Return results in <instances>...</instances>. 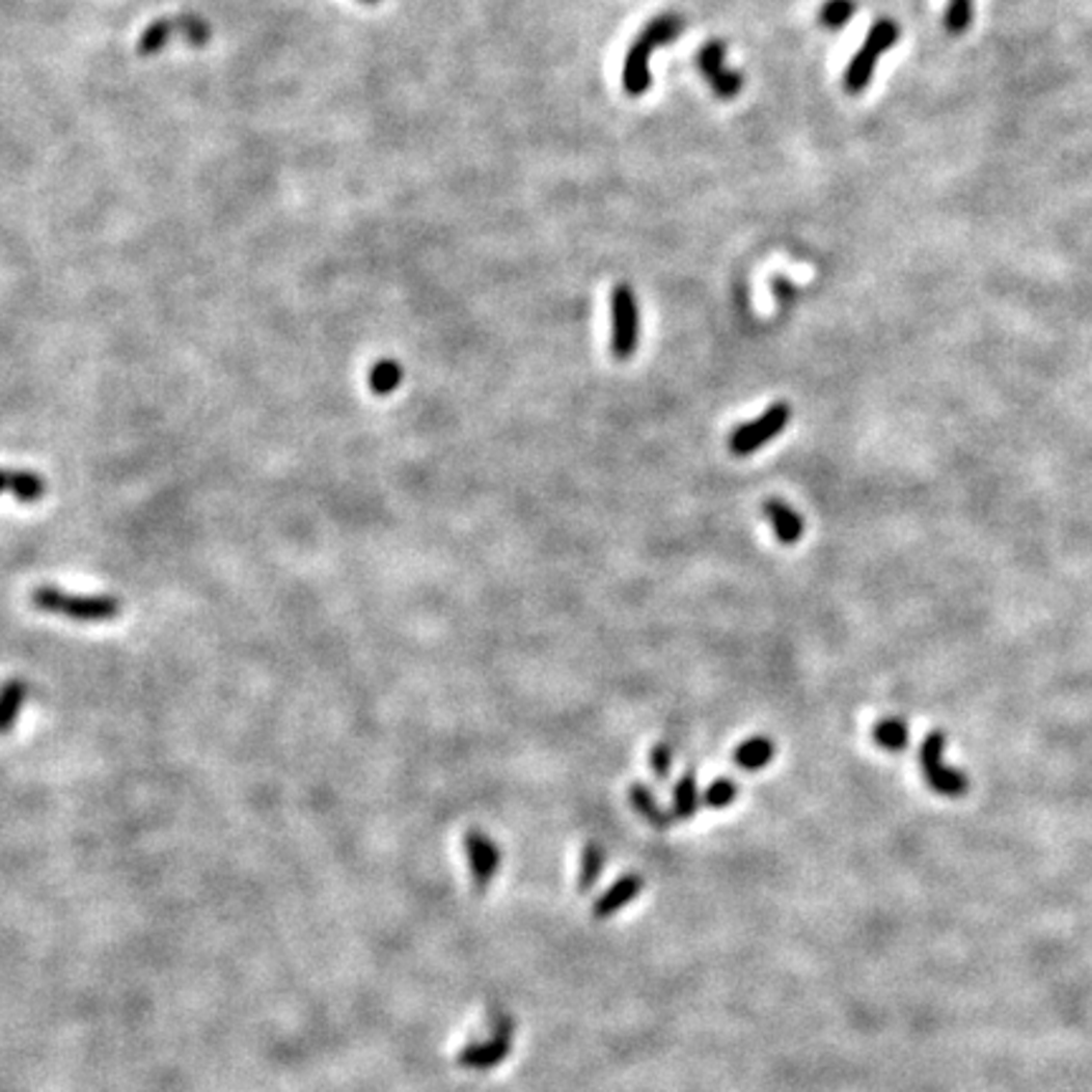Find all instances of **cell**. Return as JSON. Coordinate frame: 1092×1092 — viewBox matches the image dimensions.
<instances>
[{"mask_svg": "<svg viewBox=\"0 0 1092 1092\" xmlns=\"http://www.w3.org/2000/svg\"><path fill=\"white\" fill-rule=\"evenodd\" d=\"M31 605L46 615L74 623H109L121 615V602L112 595H74L56 584H38L31 592Z\"/></svg>", "mask_w": 1092, "mask_h": 1092, "instance_id": "obj_1", "label": "cell"}, {"mask_svg": "<svg viewBox=\"0 0 1092 1092\" xmlns=\"http://www.w3.org/2000/svg\"><path fill=\"white\" fill-rule=\"evenodd\" d=\"M683 31V19L676 13L658 16L655 21H650L643 28L640 36L635 38V44L630 46V51L625 54L623 63V86L630 97H640L650 89V56L655 54V49L660 46L673 44Z\"/></svg>", "mask_w": 1092, "mask_h": 1092, "instance_id": "obj_2", "label": "cell"}, {"mask_svg": "<svg viewBox=\"0 0 1092 1092\" xmlns=\"http://www.w3.org/2000/svg\"><path fill=\"white\" fill-rule=\"evenodd\" d=\"M650 766H653L655 776L665 782L673 771V748L667 743H655L650 752Z\"/></svg>", "mask_w": 1092, "mask_h": 1092, "instance_id": "obj_23", "label": "cell"}, {"mask_svg": "<svg viewBox=\"0 0 1092 1092\" xmlns=\"http://www.w3.org/2000/svg\"><path fill=\"white\" fill-rule=\"evenodd\" d=\"M643 885H645V882H643V878L637 873L623 875V878L615 882V885H609L607 891L602 893L600 898H597L595 918L605 921V918H612L615 913H620V910H623L625 905H630L632 900L640 896Z\"/></svg>", "mask_w": 1092, "mask_h": 1092, "instance_id": "obj_11", "label": "cell"}, {"mask_svg": "<svg viewBox=\"0 0 1092 1092\" xmlns=\"http://www.w3.org/2000/svg\"><path fill=\"white\" fill-rule=\"evenodd\" d=\"M612 339H609V350L618 359H630L637 350V339H640V309H637V296L627 283L615 286L612 299Z\"/></svg>", "mask_w": 1092, "mask_h": 1092, "instance_id": "obj_6", "label": "cell"}, {"mask_svg": "<svg viewBox=\"0 0 1092 1092\" xmlns=\"http://www.w3.org/2000/svg\"><path fill=\"white\" fill-rule=\"evenodd\" d=\"M403 367H400L398 359H380L375 362V367L370 370V390L375 394H390L400 387L403 382Z\"/></svg>", "mask_w": 1092, "mask_h": 1092, "instance_id": "obj_18", "label": "cell"}, {"mask_svg": "<svg viewBox=\"0 0 1092 1092\" xmlns=\"http://www.w3.org/2000/svg\"><path fill=\"white\" fill-rule=\"evenodd\" d=\"M627 799H630L632 810H635L637 815L645 819V822L653 824L655 829H667L673 824V819H676V817H673V812H667V810H663V807L658 804L655 794L650 792V789L645 787V784H640V782L632 784L630 792H627Z\"/></svg>", "mask_w": 1092, "mask_h": 1092, "instance_id": "obj_13", "label": "cell"}, {"mask_svg": "<svg viewBox=\"0 0 1092 1092\" xmlns=\"http://www.w3.org/2000/svg\"><path fill=\"white\" fill-rule=\"evenodd\" d=\"M764 516L769 519L771 528H774V537L782 544H797L804 537V519H801L799 511H794L787 501L782 498H766L764 501Z\"/></svg>", "mask_w": 1092, "mask_h": 1092, "instance_id": "obj_10", "label": "cell"}, {"mask_svg": "<svg viewBox=\"0 0 1092 1092\" xmlns=\"http://www.w3.org/2000/svg\"><path fill=\"white\" fill-rule=\"evenodd\" d=\"M873 741L878 743L880 748H885V752H905V746H908L910 741L908 724H905L903 718H882V721L875 724Z\"/></svg>", "mask_w": 1092, "mask_h": 1092, "instance_id": "obj_16", "label": "cell"}, {"mask_svg": "<svg viewBox=\"0 0 1092 1092\" xmlns=\"http://www.w3.org/2000/svg\"><path fill=\"white\" fill-rule=\"evenodd\" d=\"M0 493H10L23 503H36L46 496V479L33 470L0 468Z\"/></svg>", "mask_w": 1092, "mask_h": 1092, "instance_id": "obj_12", "label": "cell"}, {"mask_svg": "<svg viewBox=\"0 0 1092 1092\" xmlns=\"http://www.w3.org/2000/svg\"><path fill=\"white\" fill-rule=\"evenodd\" d=\"M602 868H605V850H602L597 842H586L582 850V859H579V888H582L584 893L600 878Z\"/></svg>", "mask_w": 1092, "mask_h": 1092, "instance_id": "obj_19", "label": "cell"}, {"mask_svg": "<svg viewBox=\"0 0 1092 1092\" xmlns=\"http://www.w3.org/2000/svg\"><path fill=\"white\" fill-rule=\"evenodd\" d=\"M367 3H375V0H367Z\"/></svg>", "mask_w": 1092, "mask_h": 1092, "instance_id": "obj_24", "label": "cell"}, {"mask_svg": "<svg viewBox=\"0 0 1092 1092\" xmlns=\"http://www.w3.org/2000/svg\"><path fill=\"white\" fill-rule=\"evenodd\" d=\"M28 699V683L10 678L0 683V736L8 734L19 721L23 703Z\"/></svg>", "mask_w": 1092, "mask_h": 1092, "instance_id": "obj_14", "label": "cell"}, {"mask_svg": "<svg viewBox=\"0 0 1092 1092\" xmlns=\"http://www.w3.org/2000/svg\"><path fill=\"white\" fill-rule=\"evenodd\" d=\"M724 61H726L724 40H718V38L708 40V44L699 51V69L703 77H706L708 84H711V89L716 91L718 97L734 99L741 91L743 79L739 72L729 69Z\"/></svg>", "mask_w": 1092, "mask_h": 1092, "instance_id": "obj_8", "label": "cell"}, {"mask_svg": "<svg viewBox=\"0 0 1092 1092\" xmlns=\"http://www.w3.org/2000/svg\"><path fill=\"white\" fill-rule=\"evenodd\" d=\"M789 420H792V405L789 403H774L769 405V410L761 412L759 417H754L752 422H743L729 435V451L734 456H752L764 448L766 443H771L774 438L787 430Z\"/></svg>", "mask_w": 1092, "mask_h": 1092, "instance_id": "obj_5", "label": "cell"}, {"mask_svg": "<svg viewBox=\"0 0 1092 1092\" xmlns=\"http://www.w3.org/2000/svg\"><path fill=\"white\" fill-rule=\"evenodd\" d=\"M511 1042H514V1021L507 1016V1019H501L496 1025L493 1037L466 1044V1047L458 1053V1065L475 1072L493 1070V1067H498L509 1057Z\"/></svg>", "mask_w": 1092, "mask_h": 1092, "instance_id": "obj_7", "label": "cell"}, {"mask_svg": "<svg viewBox=\"0 0 1092 1092\" xmlns=\"http://www.w3.org/2000/svg\"><path fill=\"white\" fill-rule=\"evenodd\" d=\"M898 40L900 26L896 21L878 19L873 23V28H870L868 36H865L859 51L852 56L850 66L845 69V81H842V84H845L847 94H859V91L868 89L870 81H873L875 66H878V59L885 51H891Z\"/></svg>", "mask_w": 1092, "mask_h": 1092, "instance_id": "obj_3", "label": "cell"}, {"mask_svg": "<svg viewBox=\"0 0 1092 1092\" xmlns=\"http://www.w3.org/2000/svg\"><path fill=\"white\" fill-rule=\"evenodd\" d=\"M944 748H946L944 731H931V734L923 739L921 754H918L923 780H926L928 787H931L936 794H940V797H951V799L963 797V794L968 792L966 774H961V771L954 769V766L946 764Z\"/></svg>", "mask_w": 1092, "mask_h": 1092, "instance_id": "obj_4", "label": "cell"}, {"mask_svg": "<svg viewBox=\"0 0 1092 1092\" xmlns=\"http://www.w3.org/2000/svg\"><path fill=\"white\" fill-rule=\"evenodd\" d=\"M974 21V0H949V8H946L944 26L946 31L961 36L972 28Z\"/></svg>", "mask_w": 1092, "mask_h": 1092, "instance_id": "obj_21", "label": "cell"}, {"mask_svg": "<svg viewBox=\"0 0 1092 1092\" xmlns=\"http://www.w3.org/2000/svg\"><path fill=\"white\" fill-rule=\"evenodd\" d=\"M463 847H466L473 885L484 893L486 888L491 885V880L496 878L498 868H501V850H498L496 842L488 838L486 832H481V829H470L466 838H463Z\"/></svg>", "mask_w": 1092, "mask_h": 1092, "instance_id": "obj_9", "label": "cell"}, {"mask_svg": "<svg viewBox=\"0 0 1092 1092\" xmlns=\"http://www.w3.org/2000/svg\"><path fill=\"white\" fill-rule=\"evenodd\" d=\"M776 746L774 741L766 739V736H752V739L741 741L739 748L734 752V761L746 771H759L774 759Z\"/></svg>", "mask_w": 1092, "mask_h": 1092, "instance_id": "obj_15", "label": "cell"}, {"mask_svg": "<svg viewBox=\"0 0 1092 1092\" xmlns=\"http://www.w3.org/2000/svg\"><path fill=\"white\" fill-rule=\"evenodd\" d=\"M699 782H695L693 771H688V774H683V780L676 784V789H673V817L690 819L699 812Z\"/></svg>", "mask_w": 1092, "mask_h": 1092, "instance_id": "obj_17", "label": "cell"}, {"mask_svg": "<svg viewBox=\"0 0 1092 1092\" xmlns=\"http://www.w3.org/2000/svg\"><path fill=\"white\" fill-rule=\"evenodd\" d=\"M855 13V0H827V3L819 8V23H822V28H829V31H840V28H845L847 23L852 21Z\"/></svg>", "mask_w": 1092, "mask_h": 1092, "instance_id": "obj_20", "label": "cell"}, {"mask_svg": "<svg viewBox=\"0 0 1092 1092\" xmlns=\"http://www.w3.org/2000/svg\"><path fill=\"white\" fill-rule=\"evenodd\" d=\"M736 797H739V784L724 776V780H716L703 792V804L711 807V810H724V807L734 804Z\"/></svg>", "mask_w": 1092, "mask_h": 1092, "instance_id": "obj_22", "label": "cell"}]
</instances>
